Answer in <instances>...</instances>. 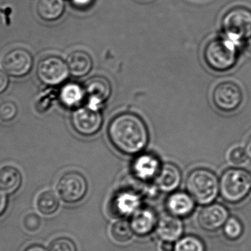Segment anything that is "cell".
<instances>
[{
    "label": "cell",
    "mask_w": 251,
    "mask_h": 251,
    "mask_svg": "<svg viewBox=\"0 0 251 251\" xmlns=\"http://www.w3.org/2000/svg\"><path fill=\"white\" fill-rule=\"evenodd\" d=\"M109 140L113 147L127 156L140 153L149 140L147 125L135 113H120L115 116L107 130Z\"/></svg>",
    "instance_id": "cell-1"
},
{
    "label": "cell",
    "mask_w": 251,
    "mask_h": 251,
    "mask_svg": "<svg viewBox=\"0 0 251 251\" xmlns=\"http://www.w3.org/2000/svg\"><path fill=\"white\" fill-rule=\"evenodd\" d=\"M238 44L225 38H216L207 43L203 59L208 67L216 72L231 70L238 60Z\"/></svg>",
    "instance_id": "cell-2"
},
{
    "label": "cell",
    "mask_w": 251,
    "mask_h": 251,
    "mask_svg": "<svg viewBox=\"0 0 251 251\" xmlns=\"http://www.w3.org/2000/svg\"><path fill=\"white\" fill-rule=\"evenodd\" d=\"M187 191L201 205H209L218 197L220 184L212 171L198 168L190 172L186 181Z\"/></svg>",
    "instance_id": "cell-3"
},
{
    "label": "cell",
    "mask_w": 251,
    "mask_h": 251,
    "mask_svg": "<svg viewBox=\"0 0 251 251\" xmlns=\"http://www.w3.org/2000/svg\"><path fill=\"white\" fill-rule=\"evenodd\" d=\"M251 190V175L246 169L230 168L221 175L220 193L226 203H241L248 197Z\"/></svg>",
    "instance_id": "cell-4"
},
{
    "label": "cell",
    "mask_w": 251,
    "mask_h": 251,
    "mask_svg": "<svg viewBox=\"0 0 251 251\" xmlns=\"http://www.w3.org/2000/svg\"><path fill=\"white\" fill-rule=\"evenodd\" d=\"M226 38L237 44L251 37V10L244 7H235L226 13L221 22Z\"/></svg>",
    "instance_id": "cell-5"
},
{
    "label": "cell",
    "mask_w": 251,
    "mask_h": 251,
    "mask_svg": "<svg viewBox=\"0 0 251 251\" xmlns=\"http://www.w3.org/2000/svg\"><path fill=\"white\" fill-rule=\"evenodd\" d=\"M69 66L61 57L49 56L43 57L37 66V76L44 85L57 86L63 84L69 77Z\"/></svg>",
    "instance_id": "cell-6"
},
{
    "label": "cell",
    "mask_w": 251,
    "mask_h": 251,
    "mask_svg": "<svg viewBox=\"0 0 251 251\" xmlns=\"http://www.w3.org/2000/svg\"><path fill=\"white\" fill-rule=\"evenodd\" d=\"M212 102L220 112L232 113L241 106L243 93L241 88L232 81H224L216 85L212 91Z\"/></svg>",
    "instance_id": "cell-7"
},
{
    "label": "cell",
    "mask_w": 251,
    "mask_h": 251,
    "mask_svg": "<svg viewBox=\"0 0 251 251\" xmlns=\"http://www.w3.org/2000/svg\"><path fill=\"white\" fill-rule=\"evenodd\" d=\"M88 184L86 178L78 172L71 171L62 175L57 184V192L65 203H76L86 195Z\"/></svg>",
    "instance_id": "cell-8"
},
{
    "label": "cell",
    "mask_w": 251,
    "mask_h": 251,
    "mask_svg": "<svg viewBox=\"0 0 251 251\" xmlns=\"http://www.w3.org/2000/svg\"><path fill=\"white\" fill-rule=\"evenodd\" d=\"M74 130L82 137H89L97 134L103 124L101 110L88 106L76 108L71 116Z\"/></svg>",
    "instance_id": "cell-9"
},
{
    "label": "cell",
    "mask_w": 251,
    "mask_h": 251,
    "mask_svg": "<svg viewBox=\"0 0 251 251\" xmlns=\"http://www.w3.org/2000/svg\"><path fill=\"white\" fill-rule=\"evenodd\" d=\"M4 72L14 78L27 75L33 66V57L26 49L15 48L7 52L1 61Z\"/></svg>",
    "instance_id": "cell-10"
},
{
    "label": "cell",
    "mask_w": 251,
    "mask_h": 251,
    "mask_svg": "<svg viewBox=\"0 0 251 251\" xmlns=\"http://www.w3.org/2000/svg\"><path fill=\"white\" fill-rule=\"evenodd\" d=\"M84 89L85 97L88 99L87 106L99 110H101L112 94L110 81L101 75H96L88 79L85 84Z\"/></svg>",
    "instance_id": "cell-11"
},
{
    "label": "cell",
    "mask_w": 251,
    "mask_h": 251,
    "mask_svg": "<svg viewBox=\"0 0 251 251\" xmlns=\"http://www.w3.org/2000/svg\"><path fill=\"white\" fill-rule=\"evenodd\" d=\"M228 218L229 212L226 206L220 203H212L201 211L198 222L202 229L215 232L224 226Z\"/></svg>",
    "instance_id": "cell-12"
},
{
    "label": "cell",
    "mask_w": 251,
    "mask_h": 251,
    "mask_svg": "<svg viewBox=\"0 0 251 251\" xmlns=\"http://www.w3.org/2000/svg\"><path fill=\"white\" fill-rule=\"evenodd\" d=\"M167 209L173 216L185 218L193 213L195 202L192 196L184 193H176L168 197Z\"/></svg>",
    "instance_id": "cell-13"
},
{
    "label": "cell",
    "mask_w": 251,
    "mask_h": 251,
    "mask_svg": "<svg viewBox=\"0 0 251 251\" xmlns=\"http://www.w3.org/2000/svg\"><path fill=\"white\" fill-rule=\"evenodd\" d=\"M160 167V164L156 156L151 154H143L134 160L133 172L139 179L149 181L156 177Z\"/></svg>",
    "instance_id": "cell-14"
},
{
    "label": "cell",
    "mask_w": 251,
    "mask_h": 251,
    "mask_svg": "<svg viewBox=\"0 0 251 251\" xmlns=\"http://www.w3.org/2000/svg\"><path fill=\"white\" fill-rule=\"evenodd\" d=\"M140 203L138 196L131 193H122L112 200L110 211L116 217L128 216L138 210Z\"/></svg>",
    "instance_id": "cell-15"
},
{
    "label": "cell",
    "mask_w": 251,
    "mask_h": 251,
    "mask_svg": "<svg viewBox=\"0 0 251 251\" xmlns=\"http://www.w3.org/2000/svg\"><path fill=\"white\" fill-rule=\"evenodd\" d=\"M131 226L133 232L140 237L150 234L157 225L153 211L149 209H138L131 218Z\"/></svg>",
    "instance_id": "cell-16"
},
{
    "label": "cell",
    "mask_w": 251,
    "mask_h": 251,
    "mask_svg": "<svg viewBox=\"0 0 251 251\" xmlns=\"http://www.w3.org/2000/svg\"><path fill=\"white\" fill-rule=\"evenodd\" d=\"M71 75L82 78L89 74L93 67V60L89 54L82 50H75L69 55L66 60Z\"/></svg>",
    "instance_id": "cell-17"
},
{
    "label": "cell",
    "mask_w": 251,
    "mask_h": 251,
    "mask_svg": "<svg viewBox=\"0 0 251 251\" xmlns=\"http://www.w3.org/2000/svg\"><path fill=\"white\" fill-rule=\"evenodd\" d=\"M156 228L158 237L163 241H176L183 233L182 223L177 217L173 215L162 217Z\"/></svg>",
    "instance_id": "cell-18"
},
{
    "label": "cell",
    "mask_w": 251,
    "mask_h": 251,
    "mask_svg": "<svg viewBox=\"0 0 251 251\" xmlns=\"http://www.w3.org/2000/svg\"><path fill=\"white\" fill-rule=\"evenodd\" d=\"M181 175L179 169L174 164H165L161 167L156 177L157 187L164 192H172L176 190L181 182Z\"/></svg>",
    "instance_id": "cell-19"
},
{
    "label": "cell",
    "mask_w": 251,
    "mask_h": 251,
    "mask_svg": "<svg viewBox=\"0 0 251 251\" xmlns=\"http://www.w3.org/2000/svg\"><path fill=\"white\" fill-rule=\"evenodd\" d=\"M22 184V175L19 169L12 165L0 167V190L8 194H14Z\"/></svg>",
    "instance_id": "cell-20"
},
{
    "label": "cell",
    "mask_w": 251,
    "mask_h": 251,
    "mask_svg": "<svg viewBox=\"0 0 251 251\" xmlns=\"http://www.w3.org/2000/svg\"><path fill=\"white\" fill-rule=\"evenodd\" d=\"M66 9L64 0H38L36 10L45 22H55L63 16Z\"/></svg>",
    "instance_id": "cell-21"
},
{
    "label": "cell",
    "mask_w": 251,
    "mask_h": 251,
    "mask_svg": "<svg viewBox=\"0 0 251 251\" xmlns=\"http://www.w3.org/2000/svg\"><path fill=\"white\" fill-rule=\"evenodd\" d=\"M58 97L65 107L77 108L85 97V89L79 84L69 83L62 87Z\"/></svg>",
    "instance_id": "cell-22"
},
{
    "label": "cell",
    "mask_w": 251,
    "mask_h": 251,
    "mask_svg": "<svg viewBox=\"0 0 251 251\" xmlns=\"http://www.w3.org/2000/svg\"><path fill=\"white\" fill-rule=\"evenodd\" d=\"M59 200L54 192L45 190L38 195L36 207L38 212L46 216L54 215L59 208Z\"/></svg>",
    "instance_id": "cell-23"
},
{
    "label": "cell",
    "mask_w": 251,
    "mask_h": 251,
    "mask_svg": "<svg viewBox=\"0 0 251 251\" xmlns=\"http://www.w3.org/2000/svg\"><path fill=\"white\" fill-rule=\"evenodd\" d=\"M110 233L113 240L122 243L129 241L134 234L131 224L124 220L115 223L112 226Z\"/></svg>",
    "instance_id": "cell-24"
},
{
    "label": "cell",
    "mask_w": 251,
    "mask_h": 251,
    "mask_svg": "<svg viewBox=\"0 0 251 251\" xmlns=\"http://www.w3.org/2000/svg\"><path fill=\"white\" fill-rule=\"evenodd\" d=\"M244 228L243 223L238 218L231 217L228 218L224 226L225 237L231 241H236L243 236Z\"/></svg>",
    "instance_id": "cell-25"
},
{
    "label": "cell",
    "mask_w": 251,
    "mask_h": 251,
    "mask_svg": "<svg viewBox=\"0 0 251 251\" xmlns=\"http://www.w3.org/2000/svg\"><path fill=\"white\" fill-rule=\"evenodd\" d=\"M175 251H206V247L199 237L187 236L178 242Z\"/></svg>",
    "instance_id": "cell-26"
},
{
    "label": "cell",
    "mask_w": 251,
    "mask_h": 251,
    "mask_svg": "<svg viewBox=\"0 0 251 251\" xmlns=\"http://www.w3.org/2000/svg\"><path fill=\"white\" fill-rule=\"evenodd\" d=\"M57 95H58V94H57L52 88H50V89L43 92L35 104L37 111L40 113H44L48 111L57 97Z\"/></svg>",
    "instance_id": "cell-27"
},
{
    "label": "cell",
    "mask_w": 251,
    "mask_h": 251,
    "mask_svg": "<svg viewBox=\"0 0 251 251\" xmlns=\"http://www.w3.org/2000/svg\"><path fill=\"white\" fill-rule=\"evenodd\" d=\"M18 112L16 103L12 101L3 102L0 105V119L3 122H10L16 117Z\"/></svg>",
    "instance_id": "cell-28"
},
{
    "label": "cell",
    "mask_w": 251,
    "mask_h": 251,
    "mask_svg": "<svg viewBox=\"0 0 251 251\" xmlns=\"http://www.w3.org/2000/svg\"><path fill=\"white\" fill-rule=\"evenodd\" d=\"M49 251H77L76 245L71 239L60 237L53 240L50 245Z\"/></svg>",
    "instance_id": "cell-29"
},
{
    "label": "cell",
    "mask_w": 251,
    "mask_h": 251,
    "mask_svg": "<svg viewBox=\"0 0 251 251\" xmlns=\"http://www.w3.org/2000/svg\"><path fill=\"white\" fill-rule=\"evenodd\" d=\"M41 218L35 213H29L23 219V225L25 230L29 233H35L41 228L42 224Z\"/></svg>",
    "instance_id": "cell-30"
},
{
    "label": "cell",
    "mask_w": 251,
    "mask_h": 251,
    "mask_svg": "<svg viewBox=\"0 0 251 251\" xmlns=\"http://www.w3.org/2000/svg\"><path fill=\"white\" fill-rule=\"evenodd\" d=\"M247 159L246 151L241 147H235L228 153V160L232 165H236V166L243 165Z\"/></svg>",
    "instance_id": "cell-31"
},
{
    "label": "cell",
    "mask_w": 251,
    "mask_h": 251,
    "mask_svg": "<svg viewBox=\"0 0 251 251\" xmlns=\"http://www.w3.org/2000/svg\"><path fill=\"white\" fill-rule=\"evenodd\" d=\"M94 0H71L72 5L79 10H85L91 7Z\"/></svg>",
    "instance_id": "cell-32"
},
{
    "label": "cell",
    "mask_w": 251,
    "mask_h": 251,
    "mask_svg": "<svg viewBox=\"0 0 251 251\" xmlns=\"http://www.w3.org/2000/svg\"><path fill=\"white\" fill-rule=\"evenodd\" d=\"M8 75L4 71L0 70V94L4 93L8 88Z\"/></svg>",
    "instance_id": "cell-33"
},
{
    "label": "cell",
    "mask_w": 251,
    "mask_h": 251,
    "mask_svg": "<svg viewBox=\"0 0 251 251\" xmlns=\"http://www.w3.org/2000/svg\"><path fill=\"white\" fill-rule=\"evenodd\" d=\"M8 206V199L4 192L0 190V218L4 215Z\"/></svg>",
    "instance_id": "cell-34"
},
{
    "label": "cell",
    "mask_w": 251,
    "mask_h": 251,
    "mask_svg": "<svg viewBox=\"0 0 251 251\" xmlns=\"http://www.w3.org/2000/svg\"><path fill=\"white\" fill-rule=\"evenodd\" d=\"M23 251H48L45 247L42 245L38 244V243H33L26 246Z\"/></svg>",
    "instance_id": "cell-35"
},
{
    "label": "cell",
    "mask_w": 251,
    "mask_h": 251,
    "mask_svg": "<svg viewBox=\"0 0 251 251\" xmlns=\"http://www.w3.org/2000/svg\"><path fill=\"white\" fill-rule=\"evenodd\" d=\"M176 246L174 242L164 241L161 246L162 251H175Z\"/></svg>",
    "instance_id": "cell-36"
},
{
    "label": "cell",
    "mask_w": 251,
    "mask_h": 251,
    "mask_svg": "<svg viewBox=\"0 0 251 251\" xmlns=\"http://www.w3.org/2000/svg\"><path fill=\"white\" fill-rule=\"evenodd\" d=\"M244 150L246 151V155H247L248 159L251 161V135L246 141Z\"/></svg>",
    "instance_id": "cell-37"
}]
</instances>
